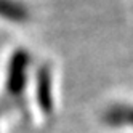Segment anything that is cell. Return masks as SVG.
I'll return each instance as SVG.
<instances>
[{
  "instance_id": "cell-1",
  "label": "cell",
  "mask_w": 133,
  "mask_h": 133,
  "mask_svg": "<svg viewBox=\"0 0 133 133\" xmlns=\"http://www.w3.org/2000/svg\"><path fill=\"white\" fill-rule=\"evenodd\" d=\"M29 66L31 56L26 50H19L11 56L6 71V91L10 96H21L23 95L27 83Z\"/></svg>"
},
{
  "instance_id": "cell-4",
  "label": "cell",
  "mask_w": 133,
  "mask_h": 133,
  "mask_svg": "<svg viewBox=\"0 0 133 133\" xmlns=\"http://www.w3.org/2000/svg\"><path fill=\"white\" fill-rule=\"evenodd\" d=\"M0 15H3V18L15 23H23L27 19L29 11L24 5L15 0H0Z\"/></svg>"
},
{
  "instance_id": "cell-2",
  "label": "cell",
  "mask_w": 133,
  "mask_h": 133,
  "mask_svg": "<svg viewBox=\"0 0 133 133\" xmlns=\"http://www.w3.org/2000/svg\"><path fill=\"white\" fill-rule=\"evenodd\" d=\"M35 98L39 109L45 116L53 114V75L48 66H42L37 72V85H35Z\"/></svg>"
},
{
  "instance_id": "cell-3",
  "label": "cell",
  "mask_w": 133,
  "mask_h": 133,
  "mask_svg": "<svg viewBox=\"0 0 133 133\" xmlns=\"http://www.w3.org/2000/svg\"><path fill=\"white\" fill-rule=\"evenodd\" d=\"M104 122L111 127H133V106H112L104 112Z\"/></svg>"
}]
</instances>
